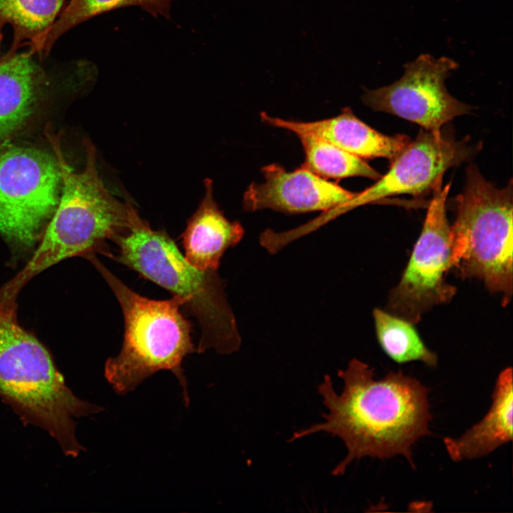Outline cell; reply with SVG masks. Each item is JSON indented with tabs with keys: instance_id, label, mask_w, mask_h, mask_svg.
Listing matches in <instances>:
<instances>
[{
	"instance_id": "16",
	"label": "cell",
	"mask_w": 513,
	"mask_h": 513,
	"mask_svg": "<svg viewBox=\"0 0 513 513\" xmlns=\"http://www.w3.org/2000/svg\"><path fill=\"white\" fill-rule=\"evenodd\" d=\"M175 0H69L56 21L29 50L40 57H46L56 41L66 32L100 14L128 6H138L153 17L171 18Z\"/></svg>"
},
{
	"instance_id": "1",
	"label": "cell",
	"mask_w": 513,
	"mask_h": 513,
	"mask_svg": "<svg viewBox=\"0 0 513 513\" xmlns=\"http://www.w3.org/2000/svg\"><path fill=\"white\" fill-rule=\"evenodd\" d=\"M338 375L343 381L341 393L328 375L318 386L328 410L324 421L295 432L290 441L321 432L342 440L347 454L332 471L336 476L367 456L385 460L401 455L414 468L412 447L431 434L428 389L401 371L375 380L374 369L357 358Z\"/></svg>"
},
{
	"instance_id": "20",
	"label": "cell",
	"mask_w": 513,
	"mask_h": 513,
	"mask_svg": "<svg viewBox=\"0 0 513 513\" xmlns=\"http://www.w3.org/2000/svg\"><path fill=\"white\" fill-rule=\"evenodd\" d=\"M4 25V24L3 22L1 21V20L0 19V47H1V42L2 38H3V33H2V32H1V29H2V27H3ZM0 57H1V56H0Z\"/></svg>"
},
{
	"instance_id": "11",
	"label": "cell",
	"mask_w": 513,
	"mask_h": 513,
	"mask_svg": "<svg viewBox=\"0 0 513 513\" xmlns=\"http://www.w3.org/2000/svg\"><path fill=\"white\" fill-rule=\"evenodd\" d=\"M264 181L252 183L245 191L247 212L270 209L296 214L334 209L352 199L356 192L332 183L302 166L291 172L271 164L262 167Z\"/></svg>"
},
{
	"instance_id": "19",
	"label": "cell",
	"mask_w": 513,
	"mask_h": 513,
	"mask_svg": "<svg viewBox=\"0 0 513 513\" xmlns=\"http://www.w3.org/2000/svg\"><path fill=\"white\" fill-rule=\"evenodd\" d=\"M65 0H0V19L14 31L9 51L36 41L56 21Z\"/></svg>"
},
{
	"instance_id": "15",
	"label": "cell",
	"mask_w": 513,
	"mask_h": 513,
	"mask_svg": "<svg viewBox=\"0 0 513 513\" xmlns=\"http://www.w3.org/2000/svg\"><path fill=\"white\" fill-rule=\"evenodd\" d=\"M512 368L497 376L492 404L483 418L460 437L443 440L450 457L455 462L486 456L512 440Z\"/></svg>"
},
{
	"instance_id": "6",
	"label": "cell",
	"mask_w": 513,
	"mask_h": 513,
	"mask_svg": "<svg viewBox=\"0 0 513 513\" xmlns=\"http://www.w3.org/2000/svg\"><path fill=\"white\" fill-rule=\"evenodd\" d=\"M455 202L456 219L450 226L451 269L463 279L482 281L490 292L501 296L505 306L513 291L512 180L499 188L470 165Z\"/></svg>"
},
{
	"instance_id": "3",
	"label": "cell",
	"mask_w": 513,
	"mask_h": 513,
	"mask_svg": "<svg viewBox=\"0 0 513 513\" xmlns=\"http://www.w3.org/2000/svg\"><path fill=\"white\" fill-rule=\"evenodd\" d=\"M17 306L0 301V398L21 420L42 428L67 456L84 450L74 418L103 410L66 385L48 351L18 322Z\"/></svg>"
},
{
	"instance_id": "18",
	"label": "cell",
	"mask_w": 513,
	"mask_h": 513,
	"mask_svg": "<svg viewBox=\"0 0 513 513\" xmlns=\"http://www.w3.org/2000/svg\"><path fill=\"white\" fill-rule=\"evenodd\" d=\"M305 152L304 167L323 178L363 177L378 180L380 175L358 157L328 140L306 132L295 133Z\"/></svg>"
},
{
	"instance_id": "2",
	"label": "cell",
	"mask_w": 513,
	"mask_h": 513,
	"mask_svg": "<svg viewBox=\"0 0 513 513\" xmlns=\"http://www.w3.org/2000/svg\"><path fill=\"white\" fill-rule=\"evenodd\" d=\"M45 135L59 167L61 195L33 255L21 271L0 288L14 299L36 274L67 258L91 254L130 224L133 207L115 199L104 185L92 142L83 139L86 165L83 171L76 172L66 161L60 136L51 125L46 126Z\"/></svg>"
},
{
	"instance_id": "9",
	"label": "cell",
	"mask_w": 513,
	"mask_h": 513,
	"mask_svg": "<svg viewBox=\"0 0 513 513\" xmlns=\"http://www.w3.org/2000/svg\"><path fill=\"white\" fill-rule=\"evenodd\" d=\"M457 66L452 58L421 54L405 65L399 80L389 86L366 90L363 101L374 110L397 115L424 130L440 131L444 124L472 109L452 96L446 88L445 80Z\"/></svg>"
},
{
	"instance_id": "13",
	"label": "cell",
	"mask_w": 513,
	"mask_h": 513,
	"mask_svg": "<svg viewBox=\"0 0 513 513\" xmlns=\"http://www.w3.org/2000/svg\"><path fill=\"white\" fill-rule=\"evenodd\" d=\"M205 194L187 222L181 237L186 259L202 271H217L224 252L237 245L244 230L239 222L229 221L213 197V184L204 181Z\"/></svg>"
},
{
	"instance_id": "8",
	"label": "cell",
	"mask_w": 513,
	"mask_h": 513,
	"mask_svg": "<svg viewBox=\"0 0 513 513\" xmlns=\"http://www.w3.org/2000/svg\"><path fill=\"white\" fill-rule=\"evenodd\" d=\"M451 184L434 187L420 234L385 310L417 324L435 306L450 302L457 289L446 281L451 269L450 225L445 202Z\"/></svg>"
},
{
	"instance_id": "7",
	"label": "cell",
	"mask_w": 513,
	"mask_h": 513,
	"mask_svg": "<svg viewBox=\"0 0 513 513\" xmlns=\"http://www.w3.org/2000/svg\"><path fill=\"white\" fill-rule=\"evenodd\" d=\"M61 177L54 155L0 142V232L20 247L38 242L59 201Z\"/></svg>"
},
{
	"instance_id": "14",
	"label": "cell",
	"mask_w": 513,
	"mask_h": 513,
	"mask_svg": "<svg viewBox=\"0 0 513 513\" xmlns=\"http://www.w3.org/2000/svg\"><path fill=\"white\" fill-rule=\"evenodd\" d=\"M35 55L28 50L0 57V142L21 127L48 83Z\"/></svg>"
},
{
	"instance_id": "17",
	"label": "cell",
	"mask_w": 513,
	"mask_h": 513,
	"mask_svg": "<svg viewBox=\"0 0 513 513\" xmlns=\"http://www.w3.org/2000/svg\"><path fill=\"white\" fill-rule=\"evenodd\" d=\"M373 316L377 340L390 358L398 363L420 361L428 366H437V355L426 346L415 324L378 308Z\"/></svg>"
},
{
	"instance_id": "5",
	"label": "cell",
	"mask_w": 513,
	"mask_h": 513,
	"mask_svg": "<svg viewBox=\"0 0 513 513\" xmlns=\"http://www.w3.org/2000/svg\"><path fill=\"white\" fill-rule=\"evenodd\" d=\"M90 260L108 283L123 311V343L120 353L105 364V377L116 393L125 395L157 371H171L189 405L187 383L182 368L184 358L197 351L191 324L180 309L185 300L174 296L167 300L142 296L127 286L95 256Z\"/></svg>"
},
{
	"instance_id": "4",
	"label": "cell",
	"mask_w": 513,
	"mask_h": 513,
	"mask_svg": "<svg viewBox=\"0 0 513 513\" xmlns=\"http://www.w3.org/2000/svg\"><path fill=\"white\" fill-rule=\"evenodd\" d=\"M113 241L118 250L107 256L185 300L201 328L197 352L229 354L239 348L237 323L217 271L195 268L166 232L153 230L134 207L128 229Z\"/></svg>"
},
{
	"instance_id": "10",
	"label": "cell",
	"mask_w": 513,
	"mask_h": 513,
	"mask_svg": "<svg viewBox=\"0 0 513 513\" xmlns=\"http://www.w3.org/2000/svg\"><path fill=\"white\" fill-rule=\"evenodd\" d=\"M474 148L467 142L446 137L441 130H421L414 140L392 161L389 170L377 182L338 207L323 212L322 225L361 205L403 194L418 195L432 190L445 171L467 160Z\"/></svg>"
},
{
	"instance_id": "12",
	"label": "cell",
	"mask_w": 513,
	"mask_h": 513,
	"mask_svg": "<svg viewBox=\"0 0 513 513\" xmlns=\"http://www.w3.org/2000/svg\"><path fill=\"white\" fill-rule=\"evenodd\" d=\"M261 120L294 133L306 132L321 137L362 159L385 157L392 162L410 142L405 135H385L358 119L349 108L333 118L299 122L261 113Z\"/></svg>"
}]
</instances>
